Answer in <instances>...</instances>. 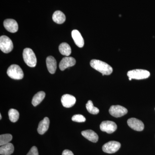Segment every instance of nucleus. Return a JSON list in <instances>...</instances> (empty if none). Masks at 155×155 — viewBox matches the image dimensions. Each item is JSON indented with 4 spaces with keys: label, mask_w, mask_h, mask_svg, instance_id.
Here are the masks:
<instances>
[{
    "label": "nucleus",
    "mask_w": 155,
    "mask_h": 155,
    "mask_svg": "<svg viewBox=\"0 0 155 155\" xmlns=\"http://www.w3.org/2000/svg\"><path fill=\"white\" fill-rule=\"evenodd\" d=\"M13 138L12 135L11 134H2L0 135V146L4 145L10 143Z\"/></svg>",
    "instance_id": "nucleus-23"
},
{
    "label": "nucleus",
    "mask_w": 155,
    "mask_h": 155,
    "mask_svg": "<svg viewBox=\"0 0 155 155\" xmlns=\"http://www.w3.org/2000/svg\"><path fill=\"white\" fill-rule=\"evenodd\" d=\"M127 125L133 130L140 131L143 130L144 127L143 122L136 118H132L127 121Z\"/></svg>",
    "instance_id": "nucleus-9"
},
{
    "label": "nucleus",
    "mask_w": 155,
    "mask_h": 155,
    "mask_svg": "<svg viewBox=\"0 0 155 155\" xmlns=\"http://www.w3.org/2000/svg\"><path fill=\"white\" fill-rule=\"evenodd\" d=\"M121 147V144L119 142L110 141L104 144L102 150L104 152L107 153H114L119 150Z\"/></svg>",
    "instance_id": "nucleus-6"
},
{
    "label": "nucleus",
    "mask_w": 155,
    "mask_h": 155,
    "mask_svg": "<svg viewBox=\"0 0 155 155\" xmlns=\"http://www.w3.org/2000/svg\"><path fill=\"white\" fill-rule=\"evenodd\" d=\"M8 116L10 121L12 122H15L18 121L19 118V112L15 109H11L9 110Z\"/></svg>",
    "instance_id": "nucleus-21"
},
{
    "label": "nucleus",
    "mask_w": 155,
    "mask_h": 155,
    "mask_svg": "<svg viewBox=\"0 0 155 155\" xmlns=\"http://www.w3.org/2000/svg\"><path fill=\"white\" fill-rule=\"evenodd\" d=\"M90 65L93 68L101 73L103 75H110L113 72V68L110 65L100 60H91Z\"/></svg>",
    "instance_id": "nucleus-1"
},
{
    "label": "nucleus",
    "mask_w": 155,
    "mask_h": 155,
    "mask_svg": "<svg viewBox=\"0 0 155 155\" xmlns=\"http://www.w3.org/2000/svg\"><path fill=\"white\" fill-rule=\"evenodd\" d=\"M24 62L28 67H34L37 64V59L35 54L32 49L29 48L24 49L23 52Z\"/></svg>",
    "instance_id": "nucleus-2"
},
{
    "label": "nucleus",
    "mask_w": 155,
    "mask_h": 155,
    "mask_svg": "<svg viewBox=\"0 0 155 155\" xmlns=\"http://www.w3.org/2000/svg\"><path fill=\"white\" fill-rule=\"evenodd\" d=\"M109 111L111 116L116 118L122 117L127 113V110L126 108L120 105L111 106Z\"/></svg>",
    "instance_id": "nucleus-7"
},
{
    "label": "nucleus",
    "mask_w": 155,
    "mask_h": 155,
    "mask_svg": "<svg viewBox=\"0 0 155 155\" xmlns=\"http://www.w3.org/2000/svg\"><path fill=\"white\" fill-rule=\"evenodd\" d=\"M7 74L12 79L20 80L24 76L23 71L18 65L13 64L9 67L7 70Z\"/></svg>",
    "instance_id": "nucleus-3"
},
{
    "label": "nucleus",
    "mask_w": 155,
    "mask_h": 155,
    "mask_svg": "<svg viewBox=\"0 0 155 155\" xmlns=\"http://www.w3.org/2000/svg\"><path fill=\"white\" fill-rule=\"evenodd\" d=\"M116 123L110 121H103L100 125V129L102 131L108 134L114 133L117 129Z\"/></svg>",
    "instance_id": "nucleus-8"
},
{
    "label": "nucleus",
    "mask_w": 155,
    "mask_h": 155,
    "mask_svg": "<svg viewBox=\"0 0 155 155\" xmlns=\"http://www.w3.org/2000/svg\"><path fill=\"white\" fill-rule=\"evenodd\" d=\"M49 124V119L48 117H45L43 120H42L39 123L37 129L38 133L40 134H44L48 129Z\"/></svg>",
    "instance_id": "nucleus-14"
},
{
    "label": "nucleus",
    "mask_w": 155,
    "mask_h": 155,
    "mask_svg": "<svg viewBox=\"0 0 155 155\" xmlns=\"http://www.w3.org/2000/svg\"><path fill=\"white\" fill-rule=\"evenodd\" d=\"M62 155H74L71 151L68 150H64Z\"/></svg>",
    "instance_id": "nucleus-26"
},
{
    "label": "nucleus",
    "mask_w": 155,
    "mask_h": 155,
    "mask_svg": "<svg viewBox=\"0 0 155 155\" xmlns=\"http://www.w3.org/2000/svg\"><path fill=\"white\" fill-rule=\"evenodd\" d=\"M52 19L53 21L56 23L59 24H62L66 20V16L61 11H57L53 14Z\"/></svg>",
    "instance_id": "nucleus-18"
},
{
    "label": "nucleus",
    "mask_w": 155,
    "mask_h": 155,
    "mask_svg": "<svg viewBox=\"0 0 155 155\" xmlns=\"http://www.w3.org/2000/svg\"><path fill=\"white\" fill-rule=\"evenodd\" d=\"M13 44L11 39L6 35L0 38V49L3 52L8 54L13 49Z\"/></svg>",
    "instance_id": "nucleus-5"
},
{
    "label": "nucleus",
    "mask_w": 155,
    "mask_h": 155,
    "mask_svg": "<svg viewBox=\"0 0 155 155\" xmlns=\"http://www.w3.org/2000/svg\"><path fill=\"white\" fill-rule=\"evenodd\" d=\"M27 155H39L37 148L35 146L32 147Z\"/></svg>",
    "instance_id": "nucleus-25"
},
{
    "label": "nucleus",
    "mask_w": 155,
    "mask_h": 155,
    "mask_svg": "<svg viewBox=\"0 0 155 155\" xmlns=\"http://www.w3.org/2000/svg\"><path fill=\"white\" fill-rule=\"evenodd\" d=\"M81 134L85 138L93 143H96L98 140V136L93 130H87L81 132Z\"/></svg>",
    "instance_id": "nucleus-15"
},
{
    "label": "nucleus",
    "mask_w": 155,
    "mask_h": 155,
    "mask_svg": "<svg viewBox=\"0 0 155 155\" xmlns=\"http://www.w3.org/2000/svg\"><path fill=\"white\" fill-rule=\"evenodd\" d=\"M46 64L48 70L51 74L55 73L57 69V61L52 56H49L46 59Z\"/></svg>",
    "instance_id": "nucleus-16"
},
{
    "label": "nucleus",
    "mask_w": 155,
    "mask_h": 155,
    "mask_svg": "<svg viewBox=\"0 0 155 155\" xmlns=\"http://www.w3.org/2000/svg\"><path fill=\"white\" fill-rule=\"evenodd\" d=\"M45 96V93L44 91H39L35 95L32 100V104L34 107L38 105L42 101Z\"/></svg>",
    "instance_id": "nucleus-20"
},
{
    "label": "nucleus",
    "mask_w": 155,
    "mask_h": 155,
    "mask_svg": "<svg viewBox=\"0 0 155 155\" xmlns=\"http://www.w3.org/2000/svg\"><path fill=\"white\" fill-rule=\"evenodd\" d=\"M76 64L75 58L72 57H65L63 58L59 64V68L61 71H64L67 68L74 66Z\"/></svg>",
    "instance_id": "nucleus-10"
},
{
    "label": "nucleus",
    "mask_w": 155,
    "mask_h": 155,
    "mask_svg": "<svg viewBox=\"0 0 155 155\" xmlns=\"http://www.w3.org/2000/svg\"><path fill=\"white\" fill-rule=\"evenodd\" d=\"M59 51L61 54L67 57L70 55L72 53L71 48L69 44L67 43H62L59 46Z\"/></svg>",
    "instance_id": "nucleus-19"
},
{
    "label": "nucleus",
    "mask_w": 155,
    "mask_h": 155,
    "mask_svg": "<svg viewBox=\"0 0 155 155\" xmlns=\"http://www.w3.org/2000/svg\"><path fill=\"white\" fill-rule=\"evenodd\" d=\"M72 36L75 45L79 48L83 47L84 45V40L80 32L77 30H73L72 31Z\"/></svg>",
    "instance_id": "nucleus-13"
},
{
    "label": "nucleus",
    "mask_w": 155,
    "mask_h": 155,
    "mask_svg": "<svg viewBox=\"0 0 155 155\" xmlns=\"http://www.w3.org/2000/svg\"><path fill=\"white\" fill-rule=\"evenodd\" d=\"M87 110L91 114L95 115L99 113V110L94 106L91 101H88L86 105Z\"/></svg>",
    "instance_id": "nucleus-22"
},
{
    "label": "nucleus",
    "mask_w": 155,
    "mask_h": 155,
    "mask_svg": "<svg viewBox=\"0 0 155 155\" xmlns=\"http://www.w3.org/2000/svg\"><path fill=\"white\" fill-rule=\"evenodd\" d=\"M61 103L64 107L70 108L75 105L76 102V99L72 95L64 94L61 98Z\"/></svg>",
    "instance_id": "nucleus-12"
},
{
    "label": "nucleus",
    "mask_w": 155,
    "mask_h": 155,
    "mask_svg": "<svg viewBox=\"0 0 155 155\" xmlns=\"http://www.w3.org/2000/svg\"><path fill=\"white\" fill-rule=\"evenodd\" d=\"M4 25L6 30L11 33H15L18 30V23L13 19H7L4 21Z\"/></svg>",
    "instance_id": "nucleus-11"
},
{
    "label": "nucleus",
    "mask_w": 155,
    "mask_h": 155,
    "mask_svg": "<svg viewBox=\"0 0 155 155\" xmlns=\"http://www.w3.org/2000/svg\"><path fill=\"white\" fill-rule=\"evenodd\" d=\"M2 119V115H1V114H0V119Z\"/></svg>",
    "instance_id": "nucleus-27"
},
{
    "label": "nucleus",
    "mask_w": 155,
    "mask_h": 155,
    "mask_svg": "<svg viewBox=\"0 0 155 155\" xmlns=\"http://www.w3.org/2000/svg\"><path fill=\"white\" fill-rule=\"evenodd\" d=\"M14 148L12 143H7L0 147V154L2 155H10L14 152Z\"/></svg>",
    "instance_id": "nucleus-17"
},
{
    "label": "nucleus",
    "mask_w": 155,
    "mask_h": 155,
    "mask_svg": "<svg viewBox=\"0 0 155 155\" xmlns=\"http://www.w3.org/2000/svg\"><path fill=\"white\" fill-rule=\"evenodd\" d=\"M72 120L74 122H84L86 121L85 117L80 114H77L72 116Z\"/></svg>",
    "instance_id": "nucleus-24"
},
{
    "label": "nucleus",
    "mask_w": 155,
    "mask_h": 155,
    "mask_svg": "<svg viewBox=\"0 0 155 155\" xmlns=\"http://www.w3.org/2000/svg\"><path fill=\"white\" fill-rule=\"evenodd\" d=\"M127 75L132 79L141 80L149 77L150 73L147 70L144 69H136L128 71Z\"/></svg>",
    "instance_id": "nucleus-4"
}]
</instances>
